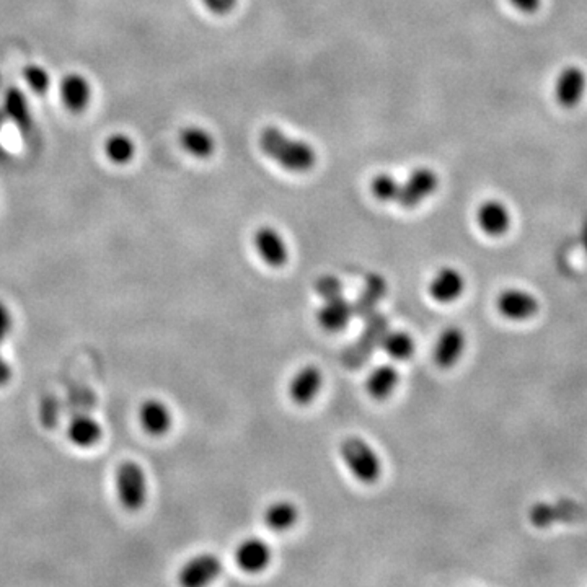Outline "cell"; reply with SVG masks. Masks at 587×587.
Here are the masks:
<instances>
[{
  "instance_id": "8",
  "label": "cell",
  "mask_w": 587,
  "mask_h": 587,
  "mask_svg": "<svg viewBox=\"0 0 587 587\" xmlns=\"http://www.w3.org/2000/svg\"><path fill=\"white\" fill-rule=\"evenodd\" d=\"M92 85L82 73H66L59 82V98L71 113H83L92 102Z\"/></svg>"
},
{
  "instance_id": "34",
  "label": "cell",
  "mask_w": 587,
  "mask_h": 587,
  "mask_svg": "<svg viewBox=\"0 0 587 587\" xmlns=\"http://www.w3.org/2000/svg\"><path fill=\"white\" fill-rule=\"evenodd\" d=\"M4 120H5V116H4V113H2V110H0V127H2V123H4Z\"/></svg>"
},
{
  "instance_id": "28",
  "label": "cell",
  "mask_w": 587,
  "mask_h": 587,
  "mask_svg": "<svg viewBox=\"0 0 587 587\" xmlns=\"http://www.w3.org/2000/svg\"><path fill=\"white\" fill-rule=\"evenodd\" d=\"M315 290H317L320 297H323V300L331 299V297L341 296L343 284H341L340 279H336L335 276H325V278H320L317 281Z\"/></svg>"
},
{
  "instance_id": "14",
  "label": "cell",
  "mask_w": 587,
  "mask_h": 587,
  "mask_svg": "<svg viewBox=\"0 0 587 587\" xmlns=\"http://www.w3.org/2000/svg\"><path fill=\"white\" fill-rule=\"evenodd\" d=\"M429 296L439 304H452L462 297L465 290V279L459 269L452 266H444L439 269L429 286Z\"/></svg>"
},
{
  "instance_id": "29",
  "label": "cell",
  "mask_w": 587,
  "mask_h": 587,
  "mask_svg": "<svg viewBox=\"0 0 587 587\" xmlns=\"http://www.w3.org/2000/svg\"><path fill=\"white\" fill-rule=\"evenodd\" d=\"M12 330H13V319H12L11 309L0 300V344H4L7 341Z\"/></svg>"
},
{
  "instance_id": "13",
  "label": "cell",
  "mask_w": 587,
  "mask_h": 587,
  "mask_svg": "<svg viewBox=\"0 0 587 587\" xmlns=\"http://www.w3.org/2000/svg\"><path fill=\"white\" fill-rule=\"evenodd\" d=\"M236 563L242 571L250 575L261 573L271 563V548L263 538H245L236 550Z\"/></svg>"
},
{
  "instance_id": "5",
  "label": "cell",
  "mask_w": 587,
  "mask_h": 587,
  "mask_svg": "<svg viewBox=\"0 0 587 587\" xmlns=\"http://www.w3.org/2000/svg\"><path fill=\"white\" fill-rule=\"evenodd\" d=\"M437 186H439V178L434 170L426 166L414 168L405 182H400V191L395 203L405 209H413L434 195Z\"/></svg>"
},
{
  "instance_id": "33",
  "label": "cell",
  "mask_w": 587,
  "mask_h": 587,
  "mask_svg": "<svg viewBox=\"0 0 587 587\" xmlns=\"http://www.w3.org/2000/svg\"><path fill=\"white\" fill-rule=\"evenodd\" d=\"M583 240H584V247H586L587 250V227L586 230H584V236H583Z\"/></svg>"
},
{
  "instance_id": "3",
  "label": "cell",
  "mask_w": 587,
  "mask_h": 587,
  "mask_svg": "<svg viewBox=\"0 0 587 587\" xmlns=\"http://www.w3.org/2000/svg\"><path fill=\"white\" fill-rule=\"evenodd\" d=\"M114 484L118 499L126 511L137 513L144 507L149 495V484L141 465L133 460L123 462L116 470Z\"/></svg>"
},
{
  "instance_id": "18",
  "label": "cell",
  "mask_w": 587,
  "mask_h": 587,
  "mask_svg": "<svg viewBox=\"0 0 587 587\" xmlns=\"http://www.w3.org/2000/svg\"><path fill=\"white\" fill-rule=\"evenodd\" d=\"M398 382H400V374L397 371V367H393L391 364H382L379 367L372 369L371 374L367 375L366 391L374 400L383 402L391 397Z\"/></svg>"
},
{
  "instance_id": "21",
  "label": "cell",
  "mask_w": 587,
  "mask_h": 587,
  "mask_svg": "<svg viewBox=\"0 0 587 587\" xmlns=\"http://www.w3.org/2000/svg\"><path fill=\"white\" fill-rule=\"evenodd\" d=\"M299 507L288 499H279L266 507L265 511V524L273 532H286L297 524L299 521Z\"/></svg>"
},
{
  "instance_id": "1",
  "label": "cell",
  "mask_w": 587,
  "mask_h": 587,
  "mask_svg": "<svg viewBox=\"0 0 587 587\" xmlns=\"http://www.w3.org/2000/svg\"><path fill=\"white\" fill-rule=\"evenodd\" d=\"M258 143L263 154L290 174H307L317 164V152L307 141L290 137L276 126H266Z\"/></svg>"
},
{
  "instance_id": "30",
  "label": "cell",
  "mask_w": 587,
  "mask_h": 587,
  "mask_svg": "<svg viewBox=\"0 0 587 587\" xmlns=\"http://www.w3.org/2000/svg\"><path fill=\"white\" fill-rule=\"evenodd\" d=\"M206 5L207 11L216 13V15H227L228 12L234 11L237 5V0H203Z\"/></svg>"
},
{
  "instance_id": "4",
  "label": "cell",
  "mask_w": 587,
  "mask_h": 587,
  "mask_svg": "<svg viewBox=\"0 0 587 587\" xmlns=\"http://www.w3.org/2000/svg\"><path fill=\"white\" fill-rule=\"evenodd\" d=\"M366 320H367V327H366V330L362 331L358 343L344 351L343 359L346 362V366L352 369L361 367L362 364L371 358L372 352L377 346H381L382 338L389 331L387 328L389 321L379 312H375L374 315Z\"/></svg>"
},
{
  "instance_id": "32",
  "label": "cell",
  "mask_w": 587,
  "mask_h": 587,
  "mask_svg": "<svg viewBox=\"0 0 587 587\" xmlns=\"http://www.w3.org/2000/svg\"><path fill=\"white\" fill-rule=\"evenodd\" d=\"M12 374L11 364L0 354V387H5L12 381Z\"/></svg>"
},
{
  "instance_id": "22",
  "label": "cell",
  "mask_w": 587,
  "mask_h": 587,
  "mask_svg": "<svg viewBox=\"0 0 587 587\" xmlns=\"http://www.w3.org/2000/svg\"><path fill=\"white\" fill-rule=\"evenodd\" d=\"M104 436L102 426L90 416H77L69 422L67 437L69 441L81 449H90L100 443Z\"/></svg>"
},
{
  "instance_id": "10",
  "label": "cell",
  "mask_w": 587,
  "mask_h": 587,
  "mask_svg": "<svg viewBox=\"0 0 587 587\" xmlns=\"http://www.w3.org/2000/svg\"><path fill=\"white\" fill-rule=\"evenodd\" d=\"M467 338L462 328L459 327H447L439 335L434 346V362L441 369H452L457 362L464 356Z\"/></svg>"
},
{
  "instance_id": "31",
  "label": "cell",
  "mask_w": 587,
  "mask_h": 587,
  "mask_svg": "<svg viewBox=\"0 0 587 587\" xmlns=\"http://www.w3.org/2000/svg\"><path fill=\"white\" fill-rule=\"evenodd\" d=\"M514 9H517L519 12H524V13H532L536 12L542 0H507Z\"/></svg>"
},
{
  "instance_id": "9",
  "label": "cell",
  "mask_w": 587,
  "mask_h": 587,
  "mask_svg": "<svg viewBox=\"0 0 587 587\" xmlns=\"http://www.w3.org/2000/svg\"><path fill=\"white\" fill-rule=\"evenodd\" d=\"M253 243L259 258L271 268H282L288 263V245L276 228L259 227L253 236Z\"/></svg>"
},
{
  "instance_id": "17",
  "label": "cell",
  "mask_w": 587,
  "mask_h": 587,
  "mask_svg": "<svg viewBox=\"0 0 587 587\" xmlns=\"http://www.w3.org/2000/svg\"><path fill=\"white\" fill-rule=\"evenodd\" d=\"M476 224L490 237H503L511 227V214L507 207L496 199L484 201L476 211Z\"/></svg>"
},
{
  "instance_id": "2",
  "label": "cell",
  "mask_w": 587,
  "mask_h": 587,
  "mask_svg": "<svg viewBox=\"0 0 587 587\" xmlns=\"http://www.w3.org/2000/svg\"><path fill=\"white\" fill-rule=\"evenodd\" d=\"M340 455L351 475L364 484H374L382 476L381 457L371 444L359 436L344 437L340 444Z\"/></svg>"
},
{
  "instance_id": "23",
  "label": "cell",
  "mask_w": 587,
  "mask_h": 587,
  "mask_svg": "<svg viewBox=\"0 0 587 587\" xmlns=\"http://www.w3.org/2000/svg\"><path fill=\"white\" fill-rule=\"evenodd\" d=\"M2 113L5 116V120H11L20 129H28L31 121H33L31 120L30 104H28L25 93L21 92L20 89H15V87L4 93Z\"/></svg>"
},
{
  "instance_id": "11",
  "label": "cell",
  "mask_w": 587,
  "mask_h": 587,
  "mask_svg": "<svg viewBox=\"0 0 587 587\" xmlns=\"http://www.w3.org/2000/svg\"><path fill=\"white\" fill-rule=\"evenodd\" d=\"M587 79L583 69L569 66L558 73L555 81V98L563 108H575L586 93Z\"/></svg>"
},
{
  "instance_id": "6",
  "label": "cell",
  "mask_w": 587,
  "mask_h": 587,
  "mask_svg": "<svg viewBox=\"0 0 587 587\" xmlns=\"http://www.w3.org/2000/svg\"><path fill=\"white\" fill-rule=\"evenodd\" d=\"M496 309L506 320L526 321L536 317L540 304L536 296L524 289H506L496 299Z\"/></svg>"
},
{
  "instance_id": "25",
  "label": "cell",
  "mask_w": 587,
  "mask_h": 587,
  "mask_svg": "<svg viewBox=\"0 0 587 587\" xmlns=\"http://www.w3.org/2000/svg\"><path fill=\"white\" fill-rule=\"evenodd\" d=\"M382 348L395 361H408L412 359L416 344L412 335L406 331L395 330L387 331L382 338Z\"/></svg>"
},
{
  "instance_id": "20",
  "label": "cell",
  "mask_w": 587,
  "mask_h": 587,
  "mask_svg": "<svg viewBox=\"0 0 587 587\" xmlns=\"http://www.w3.org/2000/svg\"><path fill=\"white\" fill-rule=\"evenodd\" d=\"M385 294H387L385 279L379 276V274L369 276L366 281V286L361 290V294L352 304L354 315H359L362 319H367V317L374 315L375 309H377V304L383 299Z\"/></svg>"
},
{
  "instance_id": "24",
  "label": "cell",
  "mask_w": 587,
  "mask_h": 587,
  "mask_svg": "<svg viewBox=\"0 0 587 587\" xmlns=\"http://www.w3.org/2000/svg\"><path fill=\"white\" fill-rule=\"evenodd\" d=\"M106 158L114 166H127L133 162L135 155V143L131 135L124 133H114L108 135L104 144Z\"/></svg>"
},
{
  "instance_id": "27",
  "label": "cell",
  "mask_w": 587,
  "mask_h": 587,
  "mask_svg": "<svg viewBox=\"0 0 587 587\" xmlns=\"http://www.w3.org/2000/svg\"><path fill=\"white\" fill-rule=\"evenodd\" d=\"M21 75H23L25 83L28 85V89L35 95H46L48 90H50L51 79H50V73H48V71L42 66L28 64V66L23 67Z\"/></svg>"
},
{
  "instance_id": "15",
  "label": "cell",
  "mask_w": 587,
  "mask_h": 587,
  "mask_svg": "<svg viewBox=\"0 0 587 587\" xmlns=\"http://www.w3.org/2000/svg\"><path fill=\"white\" fill-rule=\"evenodd\" d=\"M139 424L143 431L152 437H162L172 429V412L168 410L166 403L157 398H147L139 406Z\"/></svg>"
},
{
  "instance_id": "12",
  "label": "cell",
  "mask_w": 587,
  "mask_h": 587,
  "mask_svg": "<svg viewBox=\"0 0 587 587\" xmlns=\"http://www.w3.org/2000/svg\"><path fill=\"white\" fill-rule=\"evenodd\" d=\"M321 385H323V374L317 366L309 364L299 369L292 377V381L289 383V397L296 405L307 406L317 398Z\"/></svg>"
},
{
  "instance_id": "19",
  "label": "cell",
  "mask_w": 587,
  "mask_h": 587,
  "mask_svg": "<svg viewBox=\"0 0 587 587\" xmlns=\"http://www.w3.org/2000/svg\"><path fill=\"white\" fill-rule=\"evenodd\" d=\"M178 141L186 154L195 158H209L216 151L214 137L201 126H185L180 131Z\"/></svg>"
},
{
  "instance_id": "26",
  "label": "cell",
  "mask_w": 587,
  "mask_h": 587,
  "mask_svg": "<svg viewBox=\"0 0 587 587\" xmlns=\"http://www.w3.org/2000/svg\"><path fill=\"white\" fill-rule=\"evenodd\" d=\"M371 191L382 203H395L400 191V182L389 174H379L372 178Z\"/></svg>"
},
{
  "instance_id": "7",
  "label": "cell",
  "mask_w": 587,
  "mask_h": 587,
  "mask_svg": "<svg viewBox=\"0 0 587 587\" xmlns=\"http://www.w3.org/2000/svg\"><path fill=\"white\" fill-rule=\"evenodd\" d=\"M222 571V561L214 553L193 557L178 571V583L185 587H201L212 583Z\"/></svg>"
},
{
  "instance_id": "16",
  "label": "cell",
  "mask_w": 587,
  "mask_h": 587,
  "mask_svg": "<svg viewBox=\"0 0 587 587\" xmlns=\"http://www.w3.org/2000/svg\"><path fill=\"white\" fill-rule=\"evenodd\" d=\"M352 317H354L352 304L350 300L344 299L343 296L325 299L317 313L320 327L328 333L346 330Z\"/></svg>"
}]
</instances>
